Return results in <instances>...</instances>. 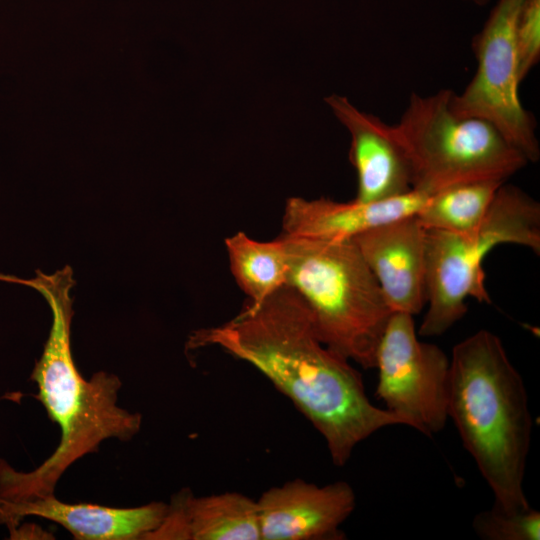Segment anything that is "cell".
I'll list each match as a JSON object with an SVG mask.
<instances>
[{"label": "cell", "instance_id": "6da1fadb", "mask_svg": "<svg viewBox=\"0 0 540 540\" xmlns=\"http://www.w3.org/2000/svg\"><path fill=\"white\" fill-rule=\"evenodd\" d=\"M186 347H216L261 372L322 435L335 466L378 430L405 425L369 400L361 374L322 342L288 285L262 302L247 301L220 325L195 330Z\"/></svg>", "mask_w": 540, "mask_h": 540}, {"label": "cell", "instance_id": "7a4b0ae2", "mask_svg": "<svg viewBox=\"0 0 540 540\" xmlns=\"http://www.w3.org/2000/svg\"><path fill=\"white\" fill-rule=\"evenodd\" d=\"M20 283L39 291L51 308L49 336L30 380L37 385L36 398L59 426L61 437L50 457L32 471H17L0 458V501L54 494L57 482L77 460L97 451L107 439L131 440L142 425L141 414L118 405L122 386L118 376L99 371L86 380L74 363L71 268L66 266L53 274L38 270L33 279Z\"/></svg>", "mask_w": 540, "mask_h": 540}, {"label": "cell", "instance_id": "3957f363", "mask_svg": "<svg viewBox=\"0 0 540 540\" xmlns=\"http://www.w3.org/2000/svg\"><path fill=\"white\" fill-rule=\"evenodd\" d=\"M447 414L491 489L493 506L530 508L523 486L532 433L528 394L496 334L479 330L453 347Z\"/></svg>", "mask_w": 540, "mask_h": 540}, {"label": "cell", "instance_id": "277c9868", "mask_svg": "<svg viewBox=\"0 0 540 540\" xmlns=\"http://www.w3.org/2000/svg\"><path fill=\"white\" fill-rule=\"evenodd\" d=\"M285 240L291 287L306 305L322 342L364 369L391 316L377 280L353 240Z\"/></svg>", "mask_w": 540, "mask_h": 540}, {"label": "cell", "instance_id": "5b68a950", "mask_svg": "<svg viewBox=\"0 0 540 540\" xmlns=\"http://www.w3.org/2000/svg\"><path fill=\"white\" fill-rule=\"evenodd\" d=\"M516 244L540 254V204L517 186L503 183L482 222L467 232L426 229L427 311L417 331L435 337L467 312L466 300L491 303L483 262L497 246Z\"/></svg>", "mask_w": 540, "mask_h": 540}, {"label": "cell", "instance_id": "8992f818", "mask_svg": "<svg viewBox=\"0 0 540 540\" xmlns=\"http://www.w3.org/2000/svg\"><path fill=\"white\" fill-rule=\"evenodd\" d=\"M451 94L412 93L399 121L390 125L407 159L412 189L431 195L466 182H506L529 163L489 123L456 115Z\"/></svg>", "mask_w": 540, "mask_h": 540}, {"label": "cell", "instance_id": "52a82bcc", "mask_svg": "<svg viewBox=\"0 0 540 540\" xmlns=\"http://www.w3.org/2000/svg\"><path fill=\"white\" fill-rule=\"evenodd\" d=\"M523 0H498L471 41L477 68L461 93L452 91L458 116L492 125L530 163L540 158L535 116L520 99L514 25Z\"/></svg>", "mask_w": 540, "mask_h": 540}, {"label": "cell", "instance_id": "ba28073f", "mask_svg": "<svg viewBox=\"0 0 540 540\" xmlns=\"http://www.w3.org/2000/svg\"><path fill=\"white\" fill-rule=\"evenodd\" d=\"M375 395L405 425L432 437L448 420L450 358L419 340L413 316L392 313L375 355Z\"/></svg>", "mask_w": 540, "mask_h": 540}, {"label": "cell", "instance_id": "9c48e42d", "mask_svg": "<svg viewBox=\"0 0 540 540\" xmlns=\"http://www.w3.org/2000/svg\"><path fill=\"white\" fill-rule=\"evenodd\" d=\"M261 540H337L356 506L345 481L324 486L293 479L271 487L256 501Z\"/></svg>", "mask_w": 540, "mask_h": 540}, {"label": "cell", "instance_id": "30bf717a", "mask_svg": "<svg viewBox=\"0 0 540 540\" xmlns=\"http://www.w3.org/2000/svg\"><path fill=\"white\" fill-rule=\"evenodd\" d=\"M392 313L419 314L426 304V229L416 216L352 239Z\"/></svg>", "mask_w": 540, "mask_h": 540}, {"label": "cell", "instance_id": "8fae6325", "mask_svg": "<svg viewBox=\"0 0 540 540\" xmlns=\"http://www.w3.org/2000/svg\"><path fill=\"white\" fill-rule=\"evenodd\" d=\"M167 503L132 508L66 503L55 494L0 501V524L11 534L28 516L53 521L79 540H145L161 524Z\"/></svg>", "mask_w": 540, "mask_h": 540}, {"label": "cell", "instance_id": "7c38bea8", "mask_svg": "<svg viewBox=\"0 0 540 540\" xmlns=\"http://www.w3.org/2000/svg\"><path fill=\"white\" fill-rule=\"evenodd\" d=\"M325 101L350 135L349 160L357 175L355 200H385L412 190L410 168L390 124L361 111L345 96L333 94Z\"/></svg>", "mask_w": 540, "mask_h": 540}, {"label": "cell", "instance_id": "4fadbf2b", "mask_svg": "<svg viewBox=\"0 0 540 540\" xmlns=\"http://www.w3.org/2000/svg\"><path fill=\"white\" fill-rule=\"evenodd\" d=\"M429 195L417 190L372 202H338L329 198L287 199L282 234L324 241L352 240L380 225L415 216Z\"/></svg>", "mask_w": 540, "mask_h": 540}, {"label": "cell", "instance_id": "5bb4252c", "mask_svg": "<svg viewBox=\"0 0 540 540\" xmlns=\"http://www.w3.org/2000/svg\"><path fill=\"white\" fill-rule=\"evenodd\" d=\"M145 540H261L257 502L238 492L195 496L183 488Z\"/></svg>", "mask_w": 540, "mask_h": 540}, {"label": "cell", "instance_id": "9a60e30c", "mask_svg": "<svg viewBox=\"0 0 540 540\" xmlns=\"http://www.w3.org/2000/svg\"><path fill=\"white\" fill-rule=\"evenodd\" d=\"M231 273L247 301L259 303L287 286L289 261L282 235L258 241L244 232L225 239Z\"/></svg>", "mask_w": 540, "mask_h": 540}, {"label": "cell", "instance_id": "2e32d148", "mask_svg": "<svg viewBox=\"0 0 540 540\" xmlns=\"http://www.w3.org/2000/svg\"><path fill=\"white\" fill-rule=\"evenodd\" d=\"M503 183L484 180L449 186L429 195L415 216L425 229L470 231L482 222Z\"/></svg>", "mask_w": 540, "mask_h": 540}, {"label": "cell", "instance_id": "e0dca14e", "mask_svg": "<svg viewBox=\"0 0 540 540\" xmlns=\"http://www.w3.org/2000/svg\"><path fill=\"white\" fill-rule=\"evenodd\" d=\"M472 528L483 540H539L540 512L531 507L505 511L492 506L474 516Z\"/></svg>", "mask_w": 540, "mask_h": 540}, {"label": "cell", "instance_id": "ac0fdd59", "mask_svg": "<svg viewBox=\"0 0 540 540\" xmlns=\"http://www.w3.org/2000/svg\"><path fill=\"white\" fill-rule=\"evenodd\" d=\"M514 46L522 82L540 60V0H523L514 25Z\"/></svg>", "mask_w": 540, "mask_h": 540}, {"label": "cell", "instance_id": "d6986e66", "mask_svg": "<svg viewBox=\"0 0 540 540\" xmlns=\"http://www.w3.org/2000/svg\"><path fill=\"white\" fill-rule=\"evenodd\" d=\"M464 1L471 2L479 6H483L487 4L490 0H464Z\"/></svg>", "mask_w": 540, "mask_h": 540}]
</instances>
